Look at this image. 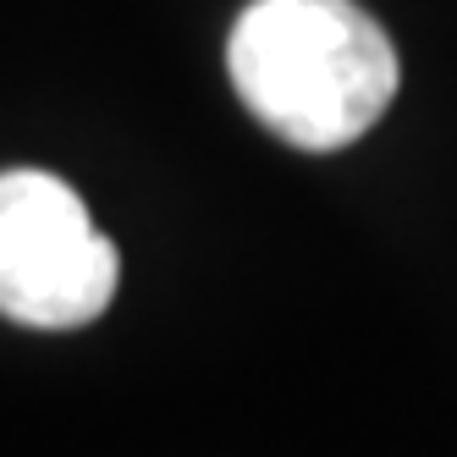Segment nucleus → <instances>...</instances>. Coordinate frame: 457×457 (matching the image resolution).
Masks as SVG:
<instances>
[{
	"label": "nucleus",
	"instance_id": "obj_1",
	"mask_svg": "<svg viewBox=\"0 0 457 457\" xmlns=\"http://www.w3.org/2000/svg\"><path fill=\"white\" fill-rule=\"evenodd\" d=\"M237 100L292 149H347L397 94V50L353 0H253L226 39Z\"/></svg>",
	"mask_w": 457,
	"mask_h": 457
},
{
	"label": "nucleus",
	"instance_id": "obj_2",
	"mask_svg": "<svg viewBox=\"0 0 457 457\" xmlns=\"http://www.w3.org/2000/svg\"><path fill=\"white\" fill-rule=\"evenodd\" d=\"M121 259L78 193L34 166L0 171V314L78 331L116 298Z\"/></svg>",
	"mask_w": 457,
	"mask_h": 457
}]
</instances>
